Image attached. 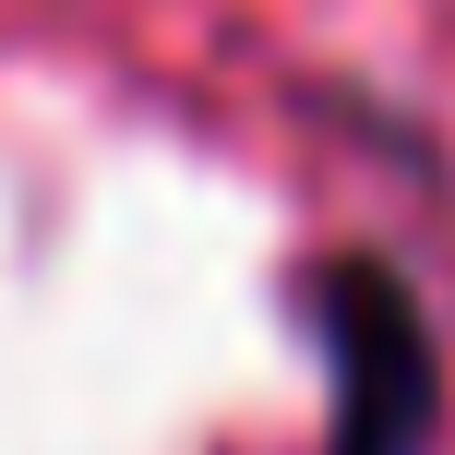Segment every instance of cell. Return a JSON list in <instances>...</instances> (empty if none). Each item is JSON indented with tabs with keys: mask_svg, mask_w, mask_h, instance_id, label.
I'll return each mask as SVG.
<instances>
[{
	"mask_svg": "<svg viewBox=\"0 0 455 455\" xmlns=\"http://www.w3.org/2000/svg\"><path fill=\"white\" fill-rule=\"evenodd\" d=\"M323 371H336V455H419L432 443V323L384 264H323L312 288Z\"/></svg>",
	"mask_w": 455,
	"mask_h": 455,
	"instance_id": "6da1fadb",
	"label": "cell"
}]
</instances>
